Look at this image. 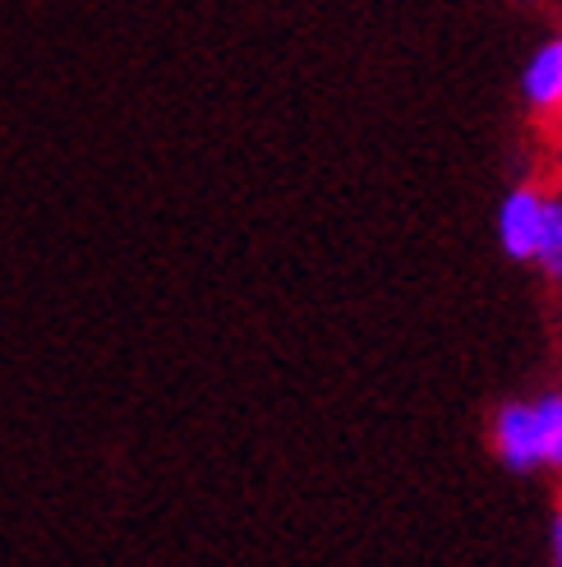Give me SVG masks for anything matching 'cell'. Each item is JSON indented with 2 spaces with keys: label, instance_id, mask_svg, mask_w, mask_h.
I'll return each mask as SVG.
<instances>
[{
  "label": "cell",
  "instance_id": "6da1fadb",
  "mask_svg": "<svg viewBox=\"0 0 562 567\" xmlns=\"http://www.w3.org/2000/svg\"><path fill=\"white\" fill-rule=\"evenodd\" d=\"M549 198H553V189L540 185V181H517L508 194L498 198L493 236H498V249L508 254L512 264H535V245H540Z\"/></svg>",
  "mask_w": 562,
  "mask_h": 567
},
{
  "label": "cell",
  "instance_id": "8992f818",
  "mask_svg": "<svg viewBox=\"0 0 562 567\" xmlns=\"http://www.w3.org/2000/svg\"><path fill=\"white\" fill-rule=\"evenodd\" d=\"M549 558H553V567H562V503L549 517Z\"/></svg>",
  "mask_w": 562,
  "mask_h": 567
},
{
  "label": "cell",
  "instance_id": "52a82bcc",
  "mask_svg": "<svg viewBox=\"0 0 562 567\" xmlns=\"http://www.w3.org/2000/svg\"><path fill=\"white\" fill-rule=\"evenodd\" d=\"M558 166H562V138H558Z\"/></svg>",
  "mask_w": 562,
  "mask_h": 567
},
{
  "label": "cell",
  "instance_id": "7a4b0ae2",
  "mask_svg": "<svg viewBox=\"0 0 562 567\" xmlns=\"http://www.w3.org/2000/svg\"><path fill=\"white\" fill-rule=\"evenodd\" d=\"M489 447L502 471L512 475H540V443H535V420H530V396L498 402L489 415Z\"/></svg>",
  "mask_w": 562,
  "mask_h": 567
},
{
  "label": "cell",
  "instance_id": "277c9868",
  "mask_svg": "<svg viewBox=\"0 0 562 567\" xmlns=\"http://www.w3.org/2000/svg\"><path fill=\"white\" fill-rule=\"evenodd\" d=\"M530 420H535L540 466L562 475V388H544L530 396Z\"/></svg>",
  "mask_w": 562,
  "mask_h": 567
},
{
  "label": "cell",
  "instance_id": "5b68a950",
  "mask_svg": "<svg viewBox=\"0 0 562 567\" xmlns=\"http://www.w3.org/2000/svg\"><path fill=\"white\" fill-rule=\"evenodd\" d=\"M535 268H540L549 281H558V287H562V198H558V189H553L549 208H544L540 245H535Z\"/></svg>",
  "mask_w": 562,
  "mask_h": 567
},
{
  "label": "cell",
  "instance_id": "3957f363",
  "mask_svg": "<svg viewBox=\"0 0 562 567\" xmlns=\"http://www.w3.org/2000/svg\"><path fill=\"white\" fill-rule=\"evenodd\" d=\"M517 89L535 116H562V28L525 55Z\"/></svg>",
  "mask_w": 562,
  "mask_h": 567
},
{
  "label": "cell",
  "instance_id": "ba28073f",
  "mask_svg": "<svg viewBox=\"0 0 562 567\" xmlns=\"http://www.w3.org/2000/svg\"><path fill=\"white\" fill-rule=\"evenodd\" d=\"M558 198H562V189H558Z\"/></svg>",
  "mask_w": 562,
  "mask_h": 567
}]
</instances>
